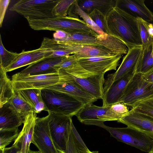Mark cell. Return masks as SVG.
Returning a JSON list of instances; mask_svg holds the SVG:
<instances>
[{"label":"cell","instance_id":"1","mask_svg":"<svg viewBox=\"0 0 153 153\" xmlns=\"http://www.w3.org/2000/svg\"><path fill=\"white\" fill-rule=\"evenodd\" d=\"M106 33L122 41L128 49L142 47L136 18L116 6L105 15Z\"/></svg>","mask_w":153,"mask_h":153},{"label":"cell","instance_id":"2","mask_svg":"<svg viewBox=\"0 0 153 153\" xmlns=\"http://www.w3.org/2000/svg\"><path fill=\"white\" fill-rule=\"evenodd\" d=\"M27 20L30 27L35 30H60L69 34L82 33L95 37L98 35L84 20L78 17L66 16L40 20Z\"/></svg>","mask_w":153,"mask_h":153},{"label":"cell","instance_id":"3","mask_svg":"<svg viewBox=\"0 0 153 153\" xmlns=\"http://www.w3.org/2000/svg\"><path fill=\"white\" fill-rule=\"evenodd\" d=\"M41 94L48 112L72 117L84 105L73 97L59 91L44 89L41 90Z\"/></svg>","mask_w":153,"mask_h":153},{"label":"cell","instance_id":"4","mask_svg":"<svg viewBox=\"0 0 153 153\" xmlns=\"http://www.w3.org/2000/svg\"><path fill=\"white\" fill-rule=\"evenodd\" d=\"M59 0H21L9 9L26 19L40 20L55 16L52 10Z\"/></svg>","mask_w":153,"mask_h":153},{"label":"cell","instance_id":"5","mask_svg":"<svg viewBox=\"0 0 153 153\" xmlns=\"http://www.w3.org/2000/svg\"><path fill=\"white\" fill-rule=\"evenodd\" d=\"M99 127L108 131L111 136L118 141L143 152L148 153L153 147V139L134 128L128 126L124 128L112 127L106 126L104 123Z\"/></svg>","mask_w":153,"mask_h":153},{"label":"cell","instance_id":"6","mask_svg":"<svg viewBox=\"0 0 153 153\" xmlns=\"http://www.w3.org/2000/svg\"><path fill=\"white\" fill-rule=\"evenodd\" d=\"M59 72L60 77L59 82L45 89L66 94L75 98L84 105L93 103L97 100L77 83L71 75L61 69L59 70Z\"/></svg>","mask_w":153,"mask_h":153},{"label":"cell","instance_id":"7","mask_svg":"<svg viewBox=\"0 0 153 153\" xmlns=\"http://www.w3.org/2000/svg\"><path fill=\"white\" fill-rule=\"evenodd\" d=\"M153 96V83L136 73L126 87L119 102L132 107L136 103Z\"/></svg>","mask_w":153,"mask_h":153},{"label":"cell","instance_id":"8","mask_svg":"<svg viewBox=\"0 0 153 153\" xmlns=\"http://www.w3.org/2000/svg\"><path fill=\"white\" fill-rule=\"evenodd\" d=\"M59 72L53 74L30 75L20 72L13 75L11 82L15 91L26 89H42L57 83Z\"/></svg>","mask_w":153,"mask_h":153},{"label":"cell","instance_id":"9","mask_svg":"<svg viewBox=\"0 0 153 153\" xmlns=\"http://www.w3.org/2000/svg\"><path fill=\"white\" fill-rule=\"evenodd\" d=\"M75 116L82 123L99 127L105 121H118L121 118L112 110L110 105L98 106L93 103L84 105Z\"/></svg>","mask_w":153,"mask_h":153},{"label":"cell","instance_id":"10","mask_svg":"<svg viewBox=\"0 0 153 153\" xmlns=\"http://www.w3.org/2000/svg\"><path fill=\"white\" fill-rule=\"evenodd\" d=\"M48 112L50 130L53 143L61 153H65L67 129L72 121V117L52 112Z\"/></svg>","mask_w":153,"mask_h":153},{"label":"cell","instance_id":"11","mask_svg":"<svg viewBox=\"0 0 153 153\" xmlns=\"http://www.w3.org/2000/svg\"><path fill=\"white\" fill-rule=\"evenodd\" d=\"M31 143L41 153H61L56 148L51 137L48 115L36 120Z\"/></svg>","mask_w":153,"mask_h":153},{"label":"cell","instance_id":"12","mask_svg":"<svg viewBox=\"0 0 153 153\" xmlns=\"http://www.w3.org/2000/svg\"><path fill=\"white\" fill-rule=\"evenodd\" d=\"M122 55L108 56H94L76 58L80 65L85 70L97 74H105L112 70H116Z\"/></svg>","mask_w":153,"mask_h":153},{"label":"cell","instance_id":"13","mask_svg":"<svg viewBox=\"0 0 153 153\" xmlns=\"http://www.w3.org/2000/svg\"><path fill=\"white\" fill-rule=\"evenodd\" d=\"M142 47L128 49L119 67L114 73L108 74L105 80L104 90L106 89L113 82L119 79L129 72L136 70Z\"/></svg>","mask_w":153,"mask_h":153},{"label":"cell","instance_id":"14","mask_svg":"<svg viewBox=\"0 0 153 153\" xmlns=\"http://www.w3.org/2000/svg\"><path fill=\"white\" fill-rule=\"evenodd\" d=\"M136 73V70L131 71L104 90L102 106H108L119 102L128 85Z\"/></svg>","mask_w":153,"mask_h":153},{"label":"cell","instance_id":"15","mask_svg":"<svg viewBox=\"0 0 153 153\" xmlns=\"http://www.w3.org/2000/svg\"><path fill=\"white\" fill-rule=\"evenodd\" d=\"M38 118L36 113L33 110L25 117L22 129L13 144L17 147V153H30V145Z\"/></svg>","mask_w":153,"mask_h":153},{"label":"cell","instance_id":"16","mask_svg":"<svg viewBox=\"0 0 153 153\" xmlns=\"http://www.w3.org/2000/svg\"><path fill=\"white\" fill-rule=\"evenodd\" d=\"M118 122L142 132L153 140V117L138 113L131 108Z\"/></svg>","mask_w":153,"mask_h":153},{"label":"cell","instance_id":"17","mask_svg":"<svg viewBox=\"0 0 153 153\" xmlns=\"http://www.w3.org/2000/svg\"><path fill=\"white\" fill-rule=\"evenodd\" d=\"M65 48L76 58L94 56H108L115 54L106 48L99 45L69 43L61 42Z\"/></svg>","mask_w":153,"mask_h":153},{"label":"cell","instance_id":"18","mask_svg":"<svg viewBox=\"0 0 153 153\" xmlns=\"http://www.w3.org/2000/svg\"><path fill=\"white\" fill-rule=\"evenodd\" d=\"M144 0H116L115 6L136 18L153 22V13L147 7Z\"/></svg>","mask_w":153,"mask_h":153},{"label":"cell","instance_id":"19","mask_svg":"<svg viewBox=\"0 0 153 153\" xmlns=\"http://www.w3.org/2000/svg\"><path fill=\"white\" fill-rule=\"evenodd\" d=\"M63 56L44 58L29 65L26 68L20 72L30 75H44L58 73L59 70L55 67V65L61 62Z\"/></svg>","mask_w":153,"mask_h":153},{"label":"cell","instance_id":"20","mask_svg":"<svg viewBox=\"0 0 153 153\" xmlns=\"http://www.w3.org/2000/svg\"><path fill=\"white\" fill-rule=\"evenodd\" d=\"M104 74H97L82 78H78L71 75L82 87L98 100L102 99L103 98L104 92L103 85L105 81Z\"/></svg>","mask_w":153,"mask_h":153},{"label":"cell","instance_id":"21","mask_svg":"<svg viewBox=\"0 0 153 153\" xmlns=\"http://www.w3.org/2000/svg\"><path fill=\"white\" fill-rule=\"evenodd\" d=\"M50 56L48 52L40 47L30 51L23 50L14 61L4 70L6 72H10L48 58Z\"/></svg>","mask_w":153,"mask_h":153},{"label":"cell","instance_id":"22","mask_svg":"<svg viewBox=\"0 0 153 153\" xmlns=\"http://www.w3.org/2000/svg\"><path fill=\"white\" fill-rule=\"evenodd\" d=\"M55 67L59 70H63L78 78L88 77L97 74L84 69L78 63L74 54L64 56L61 62Z\"/></svg>","mask_w":153,"mask_h":153},{"label":"cell","instance_id":"23","mask_svg":"<svg viewBox=\"0 0 153 153\" xmlns=\"http://www.w3.org/2000/svg\"><path fill=\"white\" fill-rule=\"evenodd\" d=\"M24 120L8 102L0 108V130L18 128Z\"/></svg>","mask_w":153,"mask_h":153},{"label":"cell","instance_id":"24","mask_svg":"<svg viewBox=\"0 0 153 153\" xmlns=\"http://www.w3.org/2000/svg\"><path fill=\"white\" fill-rule=\"evenodd\" d=\"M90 151L72 121L68 128L65 153H88Z\"/></svg>","mask_w":153,"mask_h":153},{"label":"cell","instance_id":"25","mask_svg":"<svg viewBox=\"0 0 153 153\" xmlns=\"http://www.w3.org/2000/svg\"><path fill=\"white\" fill-rule=\"evenodd\" d=\"M15 92L31 106L36 114L42 111H48L42 99L41 89H26Z\"/></svg>","mask_w":153,"mask_h":153},{"label":"cell","instance_id":"26","mask_svg":"<svg viewBox=\"0 0 153 153\" xmlns=\"http://www.w3.org/2000/svg\"><path fill=\"white\" fill-rule=\"evenodd\" d=\"M96 38V44L107 49L115 55H122L126 54L128 48L121 40L112 35L105 33L98 35Z\"/></svg>","mask_w":153,"mask_h":153},{"label":"cell","instance_id":"27","mask_svg":"<svg viewBox=\"0 0 153 153\" xmlns=\"http://www.w3.org/2000/svg\"><path fill=\"white\" fill-rule=\"evenodd\" d=\"M80 8L88 14L97 10L105 16L115 6L116 0H77Z\"/></svg>","mask_w":153,"mask_h":153},{"label":"cell","instance_id":"28","mask_svg":"<svg viewBox=\"0 0 153 153\" xmlns=\"http://www.w3.org/2000/svg\"><path fill=\"white\" fill-rule=\"evenodd\" d=\"M6 73L0 67V108L8 102L15 94L11 80Z\"/></svg>","mask_w":153,"mask_h":153},{"label":"cell","instance_id":"29","mask_svg":"<svg viewBox=\"0 0 153 153\" xmlns=\"http://www.w3.org/2000/svg\"><path fill=\"white\" fill-rule=\"evenodd\" d=\"M40 47L50 54L49 58L62 57L71 55L65 48L62 42L57 41L53 38L44 37Z\"/></svg>","mask_w":153,"mask_h":153},{"label":"cell","instance_id":"30","mask_svg":"<svg viewBox=\"0 0 153 153\" xmlns=\"http://www.w3.org/2000/svg\"><path fill=\"white\" fill-rule=\"evenodd\" d=\"M67 14L68 16L71 17L79 18L78 16H80L93 30L99 35H104L106 33L97 26L88 14L80 8L78 4L77 0H76L70 7Z\"/></svg>","mask_w":153,"mask_h":153},{"label":"cell","instance_id":"31","mask_svg":"<svg viewBox=\"0 0 153 153\" xmlns=\"http://www.w3.org/2000/svg\"><path fill=\"white\" fill-rule=\"evenodd\" d=\"M153 68L152 45L148 48H142L137 66V73H146Z\"/></svg>","mask_w":153,"mask_h":153},{"label":"cell","instance_id":"32","mask_svg":"<svg viewBox=\"0 0 153 153\" xmlns=\"http://www.w3.org/2000/svg\"><path fill=\"white\" fill-rule=\"evenodd\" d=\"M8 102L24 119L27 114L33 110L31 106L16 92L14 96Z\"/></svg>","mask_w":153,"mask_h":153},{"label":"cell","instance_id":"33","mask_svg":"<svg viewBox=\"0 0 153 153\" xmlns=\"http://www.w3.org/2000/svg\"><path fill=\"white\" fill-rule=\"evenodd\" d=\"M63 42L80 44L98 45L96 44V37L82 33L69 34L65 40Z\"/></svg>","mask_w":153,"mask_h":153},{"label":"cell","instance_id":"34","mask_svg":"<svg viewBox=\"0 0 153 153\" xmlns=\"http://www.w3.org/2000/svg\"><path fill=\"white\" fill-rule=\"evenodd\" d=\"M19 54L7 50L3 45L0 35V67L4 70L14 61Z\"/></svg>","mask_w":153,"mask_h":153},{"label":"cell","instance_id":"35","mask_svg":"<svg viewBox=\"0 0 153 153\" xmlns=\"http://www.w3.org/2000/svg\"><path fill=\"white\" fill-rule=\"evenodd\" d=\"M18 128L0 130V150L15 140L19 134Z\"/></svg>","mask_w":153,"mask_h":153},{"label":"cell","instance_id":"36","mask_svg":"<svg viewBox=\"0 0 153 153\" xmlns=\"http://www.w3.org/2000/svg\"><path fill=\"white\" fill-rule=\"evenodd\" d=\"M131 108L138 113L153 117V96L136 103Z\"/></svg>","mask_w":153,"mask_h":153},{"label":"cell","instance_id":"37","mask_svg":"<svg viewBox=\"0 0 153 153\" xmlns=\"http://www.w3.org/2000/svg\"><path fill=\"white\" fill-rule=\"evenodd\" d=\"M140 35L143 48H148L152 45L153 39L150 37L144 23V20L140 18H137Z\"/></svg>","mask_w":153,"mask_h":153},{"label":"cell","instance_id":"38","mask_svg":"<svg viewBox=\"0 0 153 153\" xmlns=\"http://www.w3.org/2000/svg\"><path fill=\"white\" fill-rule=\"evenodd\" d=\"M76 0H59L54 7L52 13L55 16H67L70 7Z\"/></svg>","mask_w":153,"mask_h":153},{"label":"cell","instance_id":"39","mask_svg":"<svg viewBox=\"0 0 153 153\" xmlns=\"http://www.w3.org/2000/svg\"><path fill=\"white\" fill-rule=\"evenodd\" d=\"M88 14L97 26L104 33H106L105 15L99 10L96 9Z\"/></svg>","mask_w":153,"mask_h":153},{"label":"cell","instance_id":"40","mask_svg":"<svg viewBox=\"0 0 153 153\" xmlns=\"http://www.w3.org/2000/svg\"><path fill=\"white\" fill-rule=\"evenodd\" d=\"M110 106L112 110L121 118L127 115L129 111L127 105L122 102H118Z\"/></svg>","mask_w":153,"mask_h":153},{"label":"cell","instance_id":"41","mask_svg":"<svg viewBox=\"0 0 153 153\" xmlns=\"http://www.w3.org/2000/svg\"><path fill=\"white\" fill-rule=\"evenodd\" d=\"M10 1V0H0V26H2L6 11Z\"/></svg>","mask_w":153,"mask_h":153},{"label":"cell","instance_id":"42","mask_svg":"<svg viewBox=\"0 0 153 153\" xmlns=\"http://www.w3.org/2000/svg\"><path fill=\"white\" fill-rule=\"evenodd\" d=\"M69 34L63 31L58 30L56 31L53 34V39L55 40L60 42L64 41Z\"/></svg>","mask_w":153,"mask_h":153},{"label":"cell","instance_id":"43","mask_svg":"<svg viewBox=\"0 0 153 153\" xmlns=\"http://www.w3.org/2000/svg\"><path fill=\"white\" fill-rule=\"evenodd\" d=\"M142 74L145 79L153 83V68L146 73Z\"/></svg>","mask_w":153,"mask_h":153},{"label":"cell","instance_id":"44","mask_svg":"<svg viewBox=\"0 0 153 153\" xmlns=\"http://www.w3.org/2000/svg\"><path fill=\"white\" fill-rule=\"evenodd\" d=\"M17 147L14 145L10 147L5 148L3 150H0V153H17Z\"/></svg>","mask_w":153,"mask_h":153},{"label":"cell","instance_id":"45","mask_svg":"<svg viewBox=\"0 0 153 153\" xmlns=\"http://www.w3.org/2000/svg\"><path fill=\"white\" fill-rule=\"evenodd\" d=\"M144 23L149 33L150 37L153 39V25L150 23L144 21Z\"/></svg>","mask_w":153,"mask_h":153},{"label":"cell","instance_id":"46","mask_svg":"<svg viewBox=\"0 0 153 153\" xmlns=\"http://www.w3.org/2000/svg\"><path fill=\"white\" fill-rule=\"evenodd\" d=\"M30 153H41L39 151H31L30 150Z\"/></svg>","mask_w":153,"mask_h":153},{"label":"cell","instance_id":"47","mask_svg":"<svg viewBox=\"0 0 153 153\" xmlns=\"http://www.w3.org/2000/svg\"><path fill=\"white\" fill-rule=\"evenodd\" d=\"M88 153H99L98 151H90Z\"/></svg>","mask_w":153,"mask_h":153},{"label":"cell","instance_id":"48","mask_svg":"<svg viewBox=\"0 0 153 153\" xmlns=\"http://www.w3.org/2000/svg\"><path fill=\"white\" fill-rule=\"evenodd\" d=\"M148 153H153V147L150 151Z\"/></svg>","mask_w":153,"mask_h":153},{"label":"cell","instance_id":"49","mask_svg":"<svg viewBox=\"0 0 153 153\" xmlns=\"http://www.w3.org/2000/svg\"><path fill=\"white\" fill-rule=\"evenodd\" d=\"M152 54L153 56V42L152 44Z\"/></svg>","mask_w":153,"mask_h":153}]
</instances>
